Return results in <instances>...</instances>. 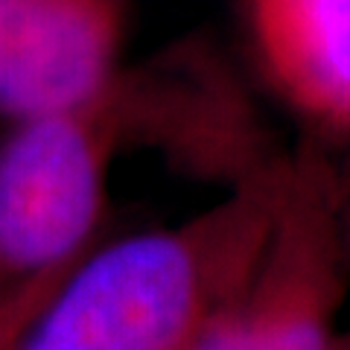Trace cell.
Segmentation results:
<instances>
[{
    "label": "cell",
    "mask_w": 350,
    "mask_h": 350,
    "mask_svg": "<svg viewBox=\"0 0 350 350\" xmlns=\"http://www.w3.org/2000/svg\"><path fill=\"white\" fill-rule=\"evenodd\" d=\"M278 196H239L190 225L76 260L15 350H187L269 231Z\"/></svg>",
    "instance_id": "6da1fadb"
},
{
    "label": "cell",
    "mask_w": 350,
    "mask_h": 350,
    "mask_svg": "<svg viewBox=\"0 0 350 350\" xmlns=\"http://www.w3.org/2000/svg\"><path fill=\"white\" fill-rule=\"evenodd\" d=\"M350 239L327 196H278L269 231L187 350H336Z\"/></svg>",
    "instance_id": "7a4b0ae2"
},
{
    "label": "cell",
    "mask_w": 350,
    "mask_h": 350,
    "mask_svg": "<svg viewBox=\"0 0 350 350\" xmlns=\"http://www.w3.org/2000/svg\"><path fill=\"white\" fill-rule=\"evenodd\" d=\"M105 91L21 120L0 149V269L21 280L70 266L94 234L108 158Z\"/></svg>",
    "instance_id": "3957f363"
},
{
    "label": "cell",
    "mask_w": 350,
    "mask_h": 350,
    "mask_svg": "<svg viewBox=\"0 0 350 350\" xmlns=\"http://www.w3.org/2000/svg\"><path fill=\"white\" fill-rule=\"evenodd\" d=\"M108 0H0V111L18 120L96 100L111 76Z\"/></svg>",
    "instance_id": "277c9868"
},
{
    "label": "cell",
    "mask_w": 350,
    "mask_h": 350,
    "mask_svg": "<svg viewBox=\"0 0 350 350\" xmlns=\"http://www.w3.org/2000/svg\"><path fill=\"white\" fill-rule=\"evenodd\" d=\"M257 38L295 105L350 126V0H257Z\"/></svg>",
    "instance_id": "5b68a950"
},
{
    "label": "cell",
    "mask_w": 350,
    "mask_h": 350,
    "mask_svg": "<svg viewBox=\"0 0 350 350\" xmlns=\"http://www.w3.org/2000/svg\"><path fill=\"white\" fill-rule=\"evenodd\" d=\"M73 262L70 266H62V269H53V271H41V275L24 278L21 286L9 295L6 301H0V350L18 347L29 321L36 319V312L44 306V301L50 298V292L62 283V278L73 269Z\"/></svg>",
    "instance_id": "8992f818"
},
{
    "label": "cell",
    "mask_w": 350,
    "mask_h": 350,
    "mask_svg": "<svg viewBox=\"0 0 350 350\" xmlns=\"http://www.w3.org/2000/svg\"><path fill=\"white\" fill-rule=\"evenodd\" d=\"M336 350H350V345H347V347H336Z\"/></svg>",
    "instance_id": "52a82bcc"
}]
</instances>
